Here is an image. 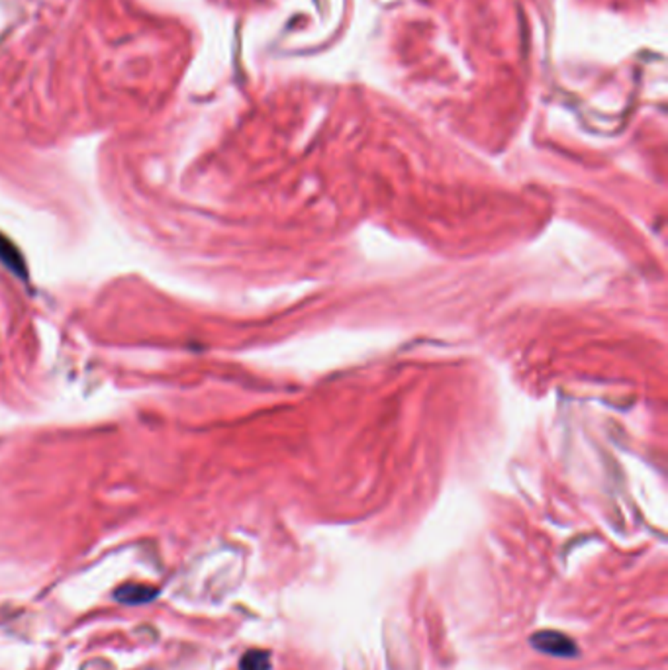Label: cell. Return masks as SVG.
<instances>
[{"instance_id":"1","label":"cell","mask_w":668,"mask_h":670,"mask_svg":"<svg viewBox=\"0 0 668 670\" xmlns=\"http://www.w3.org/2000/svg\"><path fill=\"white\" fill-rule=\"evenodd\" d=\"M531 645L541 653L553 656H565V659L579 653L574 641L560 632H539L531 637Z\"/></svg>"},{"instance_id":"2","label":"cell","mask_w":668,"mask_h":670,"mask_svg":"<svg viewBox=\"0 0 668 670\" xmlns=\"http://www.w3.org/2000/svg\"><path fill=\"white\" fill-rule=\"evenodd\" d=\"M157 596H159L157 588L147 584H124L114 592V598L128 606L147 604V602H153Z\"/></svg>"},{"instance_id":"3","label":"cell","mask_w":668,"mask_h":670,"mask_svg":"<svg viewBox=\"0 0 668 670\" xmlns=\"http://www.w3.org/2000/svg\"><path fill=\"white\" fill-rule=\"evenodd\" d=\"M0 263H3L6 269H10L12 273L22 277V278H26V273H28L20 249L3 234H0Z\"/></svg>"},{"instance_id":"4","label":"cell","mask_w":668,"mask_h":670,"mask_svg":"<svg viewBox=\"0 0 668 670\" xmlns=\"http://www.w3.org/2000/svg\"><path fill=\"white\" fill-rule=\"evenodd\" d=\"M242 670H271V654L266 651L253 649L244 654L242 663H239Z\"/></svg>"}]
</instances>
